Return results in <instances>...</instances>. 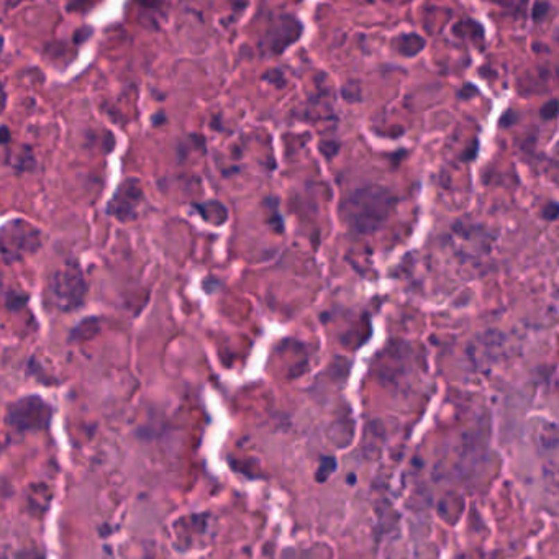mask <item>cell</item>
<instances>
[{"label": "cell", "instance_id": "obj_1", "mask_svg": "<svg viewBox=\"0 0 559 559\" xmlns=\"http://www.w3.org/2000/svg\"><path fill=\"white\" fill-rule=\"evenodd\" d=\"M395 198L384 187L368 186L351 192L341 205V214L356 233H372L389 218Z\"/></svg>", "mask_w": 559, "mask_h": 559}, {"label": "cell", "instance_id": "obj_2", "mask_svg": "<svg viewBox=\"0 0 559 559\" xmlns=\"http://www.w3.org/2000/svg\"><path fill=\"white\" fill-rule=\"evenodd\" d=\"M40 246L42 233L26 220H12L0 228V256L8 261L25 258Z\"/></svg>", "mask_w": 559, "mask_h": 559}, {"label": "cell", "instance_id": "obj_3", "mask_svg": "<svg viewBox=\"0 0 559 559\" xmlns=\"http://www.w3.org/2000/svg\"><path fill=\"white\" fill-rule=\"evenodd\" d=\"M85 291H87V286H85L84 274L78 263H66L53 274L49 292L58 309L67 310V312L78 309L79 305H83Z\"/></svg>", "mask_w": 559, "mask_h": 559}, {"label": "cell", "instance_id": "obj_4", "mask_svg": "<svg viewBox=\"0 0 559 559\" xmlns=\"http://www.w3.org/2000/svg\"><path fill=\"white\" fill-rule=\"evenodd\" d=\"M51 418V407L40 397H25L8 410L7 422L17 431L42 430Z\"/></svg>", "mask_w": 559, "mask_h": 559}, {"label": "cell", "instance_id": "obj_5", "mask_svg": "<svg viewBox=\"0 0 559 559\" xmlns=\"http://www.w3.org/2000/svg\"><path fill=\"white\" fill-rule=\"evenodd\" d=\"M143 200V191L139 186L138 179H126L120 184L117 189L115 196L107 205V214L115 216V218L121 220V222H128L137 216L138 207Z\"/></svg>", "mask_w": 559, "mask_h": 559}, {"label": "cell", "instance_id": "obj_6", "mask_svg": "<svg viewBox=\"0 0 559 559\" xmlns=\"http://www.w3.org/2000/svg\"><path fill=\"white\" fill-rule=\"evenodd\" d=\"M302 33V26L294 17L282 15L281 20L277 22L268 33V42L270 46V51L281 53L286 49L289 44H292L299 38Z\"/></svg>", "mask_w": 559, "mask_h": 559}, {"label": "cell", "instance_id": "obj_7", "mask_svg": "<svg viewBox=\"0 0 559 559\" xmlns=\"http://www.w3.org/2000/svg\"><path fill=\"white\" fill-rule=\"evenodd\" d=\"M395 46H397V51L402 54V56L412 58V56H417V54L420 53L423 48H425V40L415 33L402 35L395 42Z\"/></svg>", "mask_w": 559, "mask_h": 559}, {"label": "cell", "instance_id": "obj_8", "mask_svg": "<svg viewBox=\"0 0 559 559\" xmlns=\"http://www.w3.org/2000/svg\"><path fill=\"white\" fill-rule=\"evenodd\" d=\"M98 328H101V325H98L97 318H85L78 328L72 330L71 341H80L87 340V338H92L96 333H98Z\"/></svg>", "mask_w": 559, "mask_h": 559}, {"label": "cell", "instance_id": "obj_9", "mask_svg": "<svg viewBox=\"0 0 559 559\" xmlns=\"http://www.w3.org/2000/svg\"><path fill=\"white\" fill-rule=\"evenodd\" d=\"M335 467H336V463H335V459L333 458H323V461H322V464H320V467H318V471H317V481L318 482H325L328 479V477L332 476V472L335 471Z\"/></svg>", "mask_w": 559, "mask_h": 559}, {"label": "cell", "instance_id": "obj_10", "mask_svg": "<svg viewBox=\"0 0 559 559\" xmlns=\"http://www.w3.org/2000/svg\"><path fill=\"white\" fill-rule=\"evenodd\" d=\"M540 115L543 120H554L558 117V101L556 98H553V101H549L544 103L543 107H541L540 110Z\"/></svg>", "mask_w": 559, "mask_h": 559}, {"label": "cell", "instance_id": "obj_11", "mask_svg": "<svg viewBox=\"0 0 559 559\" xmlns=\"http://www.w3.org/2000/svg\"><path fill=\"white\" fill-rule=\"evenodd\" d=\"M141 12H161L162 0H133Z\"/></svg>", "mask_w": 559, "mask_h": 559}, {"label": "cell", "instance_id": "obj_12", "mask_svg": "<svg viewBox=\"0 0 559 559\" xmlns=\"http://www.w3.org/2000/svg\"><path fill=\"white\" fill-rule=\"evenodd\" d=\"M548 10H549V6L547 2H536V6L533 8V18L536 22H540L541 18L547 15Z\"/></svg>", "mask_w": 559, "mask_h": 559}, {"label": "cell", "instance_id": "obj_13", "mask_svg": "<svg viewBox=\"0 0 559 559\" xmlns=\"http://www.w3.org/2000/svg\"><path fill=\"white\" fill-rule=\"evenodd\" d=\"M10 139H12V135H10V130H8V126H6V125H2L0 126V144H7V143H10Z\"/></svg>", "mask_w": 559, "mask_h": 559}, {"label": "cell", "instance_id": "obj_14", "mask_svg": "<svg viewBox=\"0 0 559 559\" xmlns=\"http://www.w3.org/2000/svg\"><path fill=\"white\" fill-rule=\"evenodd\" d=\"M87 36H90V30L85 26V28H80L78 33L74 35V43H83Z\"/></svg>", "mask_w": 559, "mask_h": 559}, {"label": "cell", "instance_id": "obj_15", "mask_svg": "<svg viewBox=\"0 0 559 559\" xmlns=\"http://www.w3.org/2000/svg\"><path fill=\"white\" fill-rule=\"evenodd\" d=\"M556 215H558V205L551 202V204H549V209L544 210V216H547L548 220H554L556 218Z\"/></svg>", "mask_w": 559, "mask_h": 559}, {"label": "cell", "instance_id": "obj_16", "mask_svg": "<svg viewBox=\"0 0 559 559\" xmlns=\"http://www.w3.org/2000/svg\"><path fill=\"white\" fill-rule=\"evenodd\" d=\"M6 101H7L6 90H3V85L0 84V114H2V112H3V107H6Z\"/></svg>", "mask_w": 559, "mask_h": 559}]
</instances>
